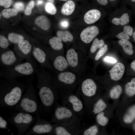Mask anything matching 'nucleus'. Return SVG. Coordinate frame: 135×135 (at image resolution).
I'll use <instances>...</instances> for the list:
<instances>
[{
  "instance_id": "f257e3e1",
  "label": "nucleus",
  "mask_w": 135,
  "mask_h": 135,
  "mask_svg": "<svg viewBox=\"0 0 135 135\" xmlns=\"http://www.w3.org/2000/svg\"><path fill=\"white\" fill-rule=\"evenodd\" d=\"M37 83L36 92L41 101L43 111L50 112L60 98V94L54 85L52 75L40 66L36 72Z\"/></svg>"
},
{
  "instance_id": "f03ea898",
  "label": "nucleus",
  "mask_w": 135,
  "mask_h": 135,
  "mask_svg": "<svg viewBox=\"0 0 135 135\" xmlns=\"http://www.w3.org/2000/svg\"><path fill=\"white\" fill-rule=\"evenodd\" d=\"M26 85L16 78L0 80V106L14 108L20 101Z\"/></svg>"
},
{
  "instance_id": "7ed1b4c3",
  "label": "nucleus",
  "mask_w": 135,
  "mask_h": 135,
  "mask_svg": "<svg viewBox=\"0 0 135 135\" xmlns=\"http://www.w3.org/2000/svg\"><path fill=\"white\" fill-rule=\"evenodd\" d=\"M32 76L26 81V90L19 102L14 107L18 111L27 112L36 115H40L43 111L42 104L37 99Z\"/></svg>"
},
{
  "instance_id": "20e7f679",
  "label": "nucleus",
  "mask_w": 135,
  "mask_h": 135,
  "mask_svg": "<svg viewBox=\"0 0 135 135\" xmlns=\"http://www.w3.org/2000/svg\"><path fill=\"white\" fill-rule=\"evenodd\" d=\"M26 59L25 62L19 63L12 68L0 70V77L9 80L31 76L36 73L38 67L35 59L32 56Z\"/></svg>"
},
{
  "instance_id": "39448f33",
  "label": "nucleus",
  "mask_w": 135,
  "mask_h": 135,
  "mask_svg": "<svg viewBox=\"0 0 135 135\" xmlns=\"http://www.w3.org/2000/svg\"><path fill=\"white\" fill-rule=\"evenodd\" d=\"M52 76V83L59 92H74L81 77L71 70L55 72Z\"/></svg>"
},
{
  "instance_id": "423d86ee",
  "label": "nucleus",
  "mask_w": 135,
  "mask_h": 135,
  "mask_svg": "<svg viewBox=\"0 0 135 135\" xmlns=\"http://www.w3.org/2000/svg\"><path fill=\"white\" fill-rule=\"evenodd\" d=\"M98 86L94 79L82 76L79 80L76 90L82 97L87 110L96 100Z\"/></svg>"
},
{
  "instance_id": "0eeeda50",
  "label": "nucleus",
  "mask_w": 135,
  "mask_h": 135,
  "mask_svg": "<svg viewBox=\"0 0 135 135\" xmlns=\"http://www.w3.org/2000/svg\"><path fill=\"white\" fill-rule=\"evenodd\" d=\"M81 118L66 107L57 102L54 107L51 122L58 125L68 126L81 122Z\"/></svg>"
},
{
  "instance_id": "6e6552de",
  "label": "nucleus",
  "mask_w": 135,
  "mask_h": 135,
  "mask_svg": "<svg viewBox=\"0 0 135 135\" xmlns=\"http://www.w3.org/2000/svg\"><path fill=\"white\" fill-rule=\"evenodd\" d=\"M60 93L62 105L70 109L79 117L82 118L84 116V104L81 98L80 95L76 90V93L69 91Z\"/></svg>"
},
{
  "instance_id": "1a4fd4ad",
  "label": "nucleus",
  "mask_w": 135,
  "mask_h": 135,
  "mask_svg": "<svg viewBox=\"0 0 135 135\" xmlns=\"http://www.w3.org/2000/svg\"><path fill=\"white\" fill-rule=\"evenodd\" d=\"M78 50L69 48L67 50L65 56L70 70L82 77L83 76L85 70V53L82 50Z\"/></svg>"
},
{
  "instance_id": "9d476101",
  "label": "nucleus",
  "mask_w": 135,
  "mask_h": 135,
  "mask_svg": "<svg viewBox=\"0 0 135 135\" xmlns=\"http://www.w3.org/2000/svg\"><path fill=\"white\" fill-rule=\"evenodd\" d=\"M7 118L8 122L12 124L17 129L18 135L24 134L32 124L36 121L37 116H34L26 112L18 111Z\"/></svg>"
},
{
  "instance_id": "9b49d317",
  "label": "nucleus",
  "mask_w": 135,
  "mask_h": 135,
  "mask_svg": "<svg viewBox=\"0 0 135 135\" xmlns=\"http://www.w3.org/2000/svg\"><path fill=\"white\" fill-rule=\"evenodd\" d=\"M44 49L48 54L53 70L55 72L70 70L64 53L55 51L51 48Z\"/></svg>"
},
{
  "instance_id": "f8f14e48",
  "label": "nucleus",
  "mask_w": 135,
  "mask_h": 135,
  "mask_svg": "<svg viewBox=\"0 0 135 135\" xmlns=\"http://www.w3.org/2000/svg\"><path fill=\"white\" fill-rule=\"evenodd\" d=\"M37 116V119L33 126L24 134L25 135H52L54 124L41 118L40 115Z\"/></svg>"
},
{
  "instance_id": "ddd939ff",
  "label": "nucleus",
  "mask_w": 135,
  "mask_h": 135,
  "mask_svg": "<svg viewBox=\"0 0 135 135\" xmlns=\"http://www.w3.org/2000/svg\"><path fill=\"white\" fill-rule=\"evenodd\" d=\"M23 59L18 57L12 50L7 49L0 51V64L2 69L12 68L21 63Z\"/></svg>"
},
{
  "instance_id": "4468645a",
  "label": "nucleus",
  "mask_w": 135,
  "mask_h": 135,
  "mask_svg": "<svg viewBox=\"0 0 135 135\" xmlns=\"http://www.w3.org/2000/svg\"><path fill=\"white\" fill-rule=\"evenodd\" d=\"M81 122L69 126H64L54 124V127L52 135H81L82 130Z\"/></svg>"
},
{
  "instance_id": "2eb2a0df",
  "label": "nucleus",
  "mask_w": 135,
  "mask_h": 135,
  "mask_svg": "<svg viewBox=\"0 0 135 135\" xmlns=\"http://www.w3.org/2000/svg\"><path fill=\"white\" fill-rule=\"evenodd\" d=\"M32 55L41 66L44 68L53 70L48 54L44 48L38 46H33Z\"/></svg>"
},
{
  "instance_id": "dca6fc26",
  "label": "nucleus",
  "mask_w": 135,
  "mask_h": 135,
  "mask_svg": "<svg viewBox=\"0 0 135 135\" xmlns=\"http://www.w3.org/2000/svg\"><path fill=\"white\" fill-rule=\"evenodd\" d=\"M16 44L14 52L18 57L24 59L32 56V46L29 41L22 40Z\"/></svg>"
},
{
  "instance_id": "f3484780",
  "label": "nucleus",
  "mask_w": 135,
  "mask_h": 135,
  "mask_svg": "<svg viewBox=\"0 0 135 135\" xmlns=\"http://www.w3.org/2000/svg\"><path fill=\"white\" fill-rule=\"evenodd\" d=\"M99 32L98 28L95 26L88 27L81 32L80 35V40L84 43L89 44L98 34Z\"/></svg>"
},
{
  "instance_id": "a211bd4d",
  "label": "nucleus",
  "mask_w": 135,
  "mask_h": 135,
  "mask_svg": "<svg viewBox=\"0 0 135 135\" xmlns=\"http://www.w3.org/2000/svg\"><path fill=\"white\" fill-rule=\"evenodd\" d=\"M125 69L122 63L120 62L117 63L109 71L111 80L116 81L120 80L124 74Z\"/></svg>"
},
{
  "instance_id": "6ab92c4d",
  "label": "nucleus",
  "mask_w": 135,
  "mask_h": 135,
  "mask_svg": "<svg viewBox=\"0 0 135 135\" xmlns=\"http://www.w3.org/2000/svg\"><path fill=\"white\" fill-rule=\"evenodd\" d=\"M95 100L90 106L87 110L92 114L96 115L103 112L107 107V105L102 98H98Z\"/></svg>"
},
{
  "instance_id": "aec40b11",
  "label": "nucleus",
  "mask_w": 135,
  "mask_h": 135,
  "mask_svg": "<svg viewBox=\"0 0 135 135\" xmlns=\"http://www.w3.org/2000/svg\"><path fill=\"white\" fill-rule=\"evenodd\" d=\"M101 16V13L99 10L96 9H92L86 13L84 16V20L86 24H91L98 20Z\"/></svg>"
},
{
  "instance_id": "412c9836",
  "label": "nucleus",
  "mask_w": 135,
  "mask_h": 135,
  "mask_svg": "<svg viewBox=\"0 0 135 135\" xmlns=\"http://www.w3.org/2000/svg\"><path fill=\"white\" fill-rule=\"evenodd\" d=\"M61 39L58 36H54L48 39V42L53 50L64 53V45Z\"/></svg>"
},
{
  "instance_id": "4be33fe9",
  "label": "nucleus",
  "mask_w": 135,
  "mask_h": 135,
  "mask_svg": "<svg viewBox=\"0 0 135 135\" xmlns=\"http://www.w3.org/2000/svg\"><path fill=\"white\" fill-rule=\"evenodd\" d=\"M35 24L44 30H47L50 27V24L48 19L46 16L41 15L38 16L34 21Z\"/></svg>"
},
{
  "instance_id": "5701e85b",
  "label": "nucleus",
  "mask_w": 135,
  "mask_h": 135,
  "mask_svg": "<svg viewBox=\"0 0 135 135\" xmlns=\"http://www.w3.org/2000/svg\"><path fill=\"white\" fill-rule=\"evenodd\" d=\"M75 8L74 2L72 0H69L63 5L61 8V12L64 15L69 16L74 12Z\"/></svg>"
},
{
  "instance_id": "b1692460",
  "label": "nucleus",
  "mask_w": 135,
  "mask_h": 135,
  "mask_svg": "<svg viewBox=\"0 0 135 135\" xmlns=\"http://www.w3.org/2000/svg\"><path fill=\"white\" fill-rule=\"evenodd\" d=\"M56 34L57 36L60 38L64 42H72L74 41L73 36L68 31L59 30Z\"/></svg>"
},
{
  "instance_id": "393cba45",
  "label": "nucleus",
  "mask_w": 135,
  "mask_h": 135,
  "mask_svg": "<svg viewBox=\"0 0 135 135\" xmlns=\"http://www.w3.org/2000/svg\"><path fill=\"white\" fill-rule=\"evenodd\" d=\"M119 44L122 47L125 53L130 55L134 52L133 47L132 43L128 40L120 39L118 41Z\"/></svg>"
},
{
  "instance_id": "a878e982",
  "label": "nucleus",
  "mask_w": 135,
  "mask_h": 135,
  "mask_svg": "<svg viewBox=\"0 0 135 135\" xmlns=\"http://www.w3.org/2000/svg\"><path fill=\"white\" fill-rule=\"evenodd\" d=\"M135 119V104L131 106L124 116L123 120L125 123L128 124Z\"/></svg>"
},
{
  "instance_id": "bb28decb",
  "label": "nucleus",
  "mask_w": 135,
  "mask_h": 135,
  "mask_svg": "<svg viewBox=\"0 0 135 135\" xmlns=\"http://www.w3.org/2000/svg\"><path fill=\"white\" fill-rule=\"evenodd\" d=\"M125 91L128 96H132L135 94V78H132L130 82H128L126 84Z\"/></svg>"
},
{
  "instance_id": "cd10ccee",
  "label": "nucleus",
  "mask_w": 135,
  "mask_h": 135,
  "mask_svg": "<svg viewBox=\"0 0 135 135\" xmlns=\"http://www.w3.org/2000/svg\"><path fill=\"white\" fill-rule=\"evenodd\" d=\"M122 90V87L120 85H117L114 86L110 91V97L113 99H118L121 94Z\"/></svg>"
},
{
  "instance_id": "c85d7f7f",
  "label": "nucleus",
  "mask_w": 135,
  "mask_h": 135,
  "mask_svg": "<svg viewBox=\"0 0 135 135\" xmlns=\"http://www.w3.org/2000/svg\"><path fill=\"white\" fill-rule=\"evenodd\" d=\"M104 44V42L103 40H99L97 38H95L90 48V53L91 54H94L98 49L101 48Z\"/></svg>"
},
{
  "instance_id": "c756f323",
  "label": "nucleus",
  "mask_w": 135,
  "mask_h": 135,
  "mask_svg": "<svg viewBox=\"0 0 135 135\" xmlns=\"http://www.w3.org/2000/svg\"><path fill=\"white\" fill-rule=\"evenodd\" d=\"M8 38L10 42L16 44L20 41L25 40L24 37L21 34L14 33H10L8 35Z\"/></svg>"
},
{
  "instance_id": "7c9ffc66",
  "label": "nucleus",
  "mask_w": 135,
  "mask_h": 135,
  "mask_svg": "<svg viewBox=\"0 0 135 135\" xmlns=\"http://www.w3.org/2000/svg\"><path fill=\"white\" fill-rule=\"evenodd\" d=\"M98 126L94 125L84 130L82 128L81 135H95L98 134Z\"/></svg>"
},
{
  "instance_id": "2f4dec72",
  "label": "nucleus",
  "mask_w": 135,
  "mask_h": 135,
  "mask_svg": "<svg viewBox=\"0 0 135 135\" xmlns=\"http://www.w3.org/2000/svg\"><path fill=\"white\" fill-rule=\"evenodd\" d=\"M18 13V11L14 8L5 9L2 10L1 12L2 16L6 18H8L16 16Z\"/></svg>"
},
{
  "instance_id": "473e14b6",
  "label": "nucleus",
  "mask_w": 135,
  "mask_h": 135,
  "mask_svg": "<svg viewBox=\"0 0 135 135\" xmlns=\"http://www.w3.org/2000/svg\"><path fill=\"white\" fill-rule=\"evenodd\" d=\"M96 120L98 124L102 126H106L109 121L108 118L104 116V113L103 112L96 115Z\"/></svg>"
},
{
  "instance_id": "72a5a7b5",
  "label": "nucleus",
  "mask_w": 135,
  "mask_h": 135,
  "mask_svg": "<svg viewBox=\"0 0 135 135\" xmlns=\"http://www.w3.org/2000/svg\"><path fill=\"white\" fill-rule=\"evenodd\" d=\"M9 40L4 36L0 35V46L1 50L0 51L8 49L9 45Z\"/></svg>"
},
{
  "instance_id": "f704fd0d",
  "label": "nucleus",
  "mask_w": 135,
  "mask_h": 135,
  "mask_svg": "<svg viewBox=\"0 0 135 135\" xmlns=\"http://www.w3.org/2000/svg\"><path fill=\"white\" fill-rule=\"evenodd\" d=\"M45 9L48 14L54 15L57 12V10L54 4L50 2H48L46 4Z\"/></svg>"
},
{
  "instance_id": "c9c22d12",
  "label": "nucleus",
  "mask_w": 135,
  "mask_h": 135,
  "mask_svg": "<svg viewBox=\"0 0 135 135\" xmlns=\"http://www.w3.org/2000/svg\"><path fill=\"white\" fill-rule=\"evenodd\" d=\"M108 49L107 44L104 45L100 49L96 55L94 57V60L96 61L98 60L106 52Z\"/></svg>"
},
{
  "instance_id": "e433bc0d",
  "label": "nucleus",
  "mask_w": 135,
  "mask_h": 135,
  "mask_svg": "<svg viewBox=\"0 0 135 135\" xmlns=\"http://www.w3.org/2000/svg\"><path fill=\"white\" fill-rule=\"evenodd\" d=\"M120 24L124 26L128 24L130 21L129 16L127 13L123 14L119 18Z\"/></svg>"
},
{
  "instance_id": "4c0bfd02",
  "label": "nucleus",
  "mask_w": 135,
  "mask_h": 135,
  "mask_svg": "<svg viewBox=\"0 0 135 135\" xmlns=\"http://www.w3.org/2000/svg\"><path fill=\"white\" fill-rule=\"evenodd\" d=\"M34 6V2L33 0L30 1L24 11L25 14L28 16L30 15L32 13V10Z\"/></svg>"
},
{
  "instance_id": "58836bf2",
  "label": "nucleus",
  "mask_w": 135,
  "mask_h": 135,
  "mask_svg": "<svg viewBox=\"0 0 135 135\" xmlns=\"http://www.w3.org/2000/svg\"><path fill=\"white\" fill-rule=\"evenodd\" d=\"M14 8L18 11H22L24 10V3L22 2H18L14 4Z\"/></svg>"
},
{
  "instance_id": "ea45409f",
  "label": "nucleus",
  "mask_w": 135,
  "mask_h": 135,
  "mask_svg": "<svg viewBox=\"0 0 135 135\" xmlns=\"http://www.w3.org/2000/svg\"><path fill=\"white\" fill-rule=\"evenodd\" d=\"M12 3V0H0V6L6 8L10 7Z\"/></svg>"
},
{
  "instance_id": "a19ab883",
  "label": "nucleus",
  "mask_w": 135,
  "mask_h": 135,
  "mask_svg": "<svg viewBox=\"0 0 135 135\" xmlns=\"http://www.w3.org/2000/svg\"><path fill=\"white\" fill-rule=\"evenodd\" d=\"M118 38L120 39L128 40L130 38L129 36L124 31L122 32L116 36Z\"/></svg>"
},
{
  "instance_id": "79ce46f5",
  "label": "nucleus",
  "mask_w": 135,
  "mask_h": 135,
  "mask_svg": "<svg viewBox=\"0 0 135 135\" xmlns=\"http://www.w3.org/2000/svg\"><path fill=\"white\" fill-rule=\"evenodd\" d=\"M123 31L127 34L129 36H131L133 34V28L129 26H126L123 28Z\"/></svg>"
},
{
  "instance_id": "37998d69",
  "label": "nucleus",
  "mask_w": 135,
  "mask_h": 135,
  "mask_svg": "<svg viewBox=\"0 0 135 135\" xmlns=\"http://www.w3.org/2000/svg\"><path fill=\"white\" fill-rule=\"evenodd\" d=\"M105 61L109 63H116L117 61L115 58L112 57L106 56L104 59Z\"/></svg>"
},
{
  "instance_id": "c03bdc74",
  "label": "nucleus",
  "mask_w": 135,
  "mask_h": 135,
  "mask_svg": "<svg viewBox=\"0 0 135 135\" xmlns=\"http://www.w3.org/2000/svg\"><path fill=\"white\" fill-rule=\"evenodd\" d=\"M60 24L61 27L64 28H67L69 26L68 21L66 20H63L61 21L60 22Z\"/></svg>"
},
{
  "instance_id": "a18cd8bd",
  "label": "nucleus",
  "mask_w": 135,
  "mask_h": 135,
  "mask_svg": "<svg viewBox=\"0 0 135 135\" xmlns=\"http://www.w3.org/2000/svg\"><path fill=\"white\" fill-rule=\"evenodd\" d=\"M112 23L114 24L118 25L120 24L119 18H114L112 20Z\"/></svg>"
},
{
  "instance_id": "49530a36",
  "label": "nucleus",
  "mask_w": 135,
  "mask_h": 135,
  "mask_svg": "<svg viewBox=\"0 0 135 135\" xmlns=\"http://www.w3.org/2000/svg\"><path fill=\"white\" fill-rule=\"evenodd\" d=\"M97 2L100 4L105 6L108 4L107 0H96Z\"/></svg>"
},
{
  "instance_id": "de8ad7c7",
  "label": "nucleus",
  "mask_w": 135,
  "mask_h": 135,
  "mask_svg": "<svg viewBox=\"0 0 135 135\" xmlns=\"http://www.w3.org/2000/svg\"><path fill=\"white\" fill-rule=\"evenodd\" d=\"M130 66L132 70L135 71V60L132 62Z\"/></svg>"
},
{
  "instance_id": "09e8293b",
  "label": "nucleus",
  "mask_w": 135,
  "mask_h": 135,
  "mask_svg": "<svg viewBox=\"0 0 135 135\" xmlns=\"http://www.w3.org/2000/svg\"><path fill=\"white\" fill-rule=\"evenodd\" d=\"M42 2L41 0H38L37 2V4L38 5L41 4Z\"/></svg>"
},
{
  "instance_id": "8fccbe9b",
  "label": "nucleus",
  "mask_w": 135,
  "mask_h": 135,
  "mask_svg": "<svg viewBox=\"0 0 135 135\" xmlns=\"http://www.w3.org/2000/svg\"><path fill=\"white\" fill-rule=\"evenodd\" d=\"M133 39L135 42V32H134L132 34Z\"/></svg>"
},
{
  "instance_id": "3c124183",
  "label": "nucleus",
  "mask_w": 135,
  "mask_h": 135,
  "mask_svg": "<svg viewBox=\"0 0 135 135\" xmlns=\"http://www.w3.org/2000/svg\"><path fill=\"white\" fill-rule=\"evenodd\" d=\"M47 0L51 2H54V0Z\"/></svg>"
},
{
  "instance_id": "603ef678",
  "label": "nucleus",
  "mask_w": 135,
  "mask_h": 135,
  "mask_svg": "<svg viewBox=\"0 0 135 135\" xmlns=\"http://www.w3.org/2000/svg\"><path fill=\"white\" fill-rule=\"evenodd\" d=\"M132 2H135V0H130Z\"/></svg>"
},
{
  "instance_id": "864d4df0",
  "label": "nucleus",
  "mask_w": 135,
  "mask_h": 135,
  "mask_svg": "<svg viewBox=\"0 0 135 135\" xmlns=\"http://www.w3.org/2000/svg\"><path fill=\"white\" fill-rule=\"evenodd\" d=\"M60 0L61 1H67V0Z\"/></svg>"
},
{
  "instance_id": "5fc2aeb1",
  "label": "nucleus",
  "mask_w": 135,
  "mask_h": 135,
  "mask_svg": "<svg viewBox=\"0 0 135 135\" xmlns=\"http://www.w3.org/2000/svg\"></svg>"
},
{
  "instance_id": "6e6d98bb",
  "label": "nucleus",
  "mask_w": 135,
  "mask_h": 135,
  "mask_svg": "<svg viewBox=\"0 0 135 135\" xmlns=\"http://www.w3.org/2000/svg\"></svg>"
}]
</instances>
